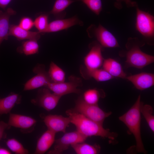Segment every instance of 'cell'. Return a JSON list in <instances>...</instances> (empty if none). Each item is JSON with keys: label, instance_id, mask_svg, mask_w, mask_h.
I'll use <instances>...</instances> for the list:
<instances>
[{"label": "cell", "instance_id": "cell-19", "mask_svg": "<svg viewBox=\"0 0 154 154\" xmlns=\"http://www.w3.org/2000/svg\"><path fill=\"white\" fill-rule=\"evenodd\" d=\"M103 69L114 77L125 78L127 76L120 64L111 58L104 59L102 65Z\"/></svg>", "mask_w": 154, "mask_h": 154}, {"label": "cell", "instance_id": "cell-7", "mask_svg": "<svg viewBox=\"0 0 154 154\" xmlns=\"http://www.w3.org/2000/svg\"><path fill=\"white\" fill-rule=\"evenodd\" d=\"M82 79L74 76H70L69 81L59 83L50 82L45 87L54 94L62 96L71 93L80 94L81 91L78 88L82 84Z\"/></svg>", "mask_w": 154, "mask_h": 154}, {"label": "cell", "instance_id": "cell-13", "mask_svg": "<svg viewBox=\"0 0 154 154\" xmlns=\"http://www.w3.org/2000/svg\"><path fill=\"white\" fill-rule=\"evenodd\" d=\"M83 25V22L76 16L65 19H57L48 23L41 34L56 32L67 29L75 25L82 26Z\"/></svg>", "mask_w": 154, "mask_h": 154}, {"label": "cell", "instance_id": "cell-29", "mask_svg": "<svg viewBox=\"0 0 154 154\" xmlns=\"http://www.w3.org/2000/svg\"><path fill=\"white\" fill-rule=\"evenodd\" d=\"M48 20V15L43 14L37 17L34 21V26L41 34L47 27Z\"/></svg>", "mask_w": 154, "mask_h": 154}, {"label": "cell", "instance_id": "cell-21", "mask_svg": "<svg viewBox=\"0 0 154 154\" xmlns=\"http://www.w3.org/2000/svg\"><path fill=\"white\" fill-rule=\"evenodd\" d=\"M81 73L86 79L92 78L98 82H104L113 79L114 77L103 69L98 68L87 71L81 68Z\"/></svg>", "mask_w": 154, "mask_h": 154}, {"label": "cell", "instance_id": "cell-31", "mask_svg": "<svg viewBox=\"0 0 154 154\" xmlns=\"http://www.w3.org/2000/svg\"><path fill=\"white\" fill-rule=\"evenodd\" d=\"M18 25L25 30H29L34 26V21L29 17H24L21 19Z\"/></svg>", "mask_w": 154, "mask_h": 154}, {"label": "cell", "instance_id": "cell-6", "mask_svg": "<svg viewBox=\"0 0 154 154\" xmlns=\"http://www.w3.org/2000/svg\"><path fill=\"white\" fill-rule=\"evenodd\" d=\"M87 32L90 37L96 38L103 47L113 48L119 46L115 37L100 24L98 27L94 25H91L88 28Z\"/></svg>", "mask_w": 154, "mask_h": 154}, {"label": "cell", "instance_id": "cell-33", "mask_svg": "<svg viewBox=\"0 0 154 154\" xmlns=\"http://www.w3.org/2000/svg\"><path fill=\"white\" fill-rule=\"evenodd\" d=\"M11 127L8 124L3 121H0V141L3 138L5 130Z\"/></svg>", "mask_w": 154, "mask_h": 154}, {"label": "cell", "instance_id": "cell-14", "mask_svg": "<svg viewBox=\"0 0 154 154\" xmlns=\"http://www.w3.org/2000/svg\"><path fill=\"white\" fill-rule=\"evenodd\" d=\"M125 79L131 82L137 89L142 90L154 85V75L153 74L141 72L126 76Z\"/></svg>", "mask_w": 154, "mask_h": 154}, {"label": "cell", "instance_id": "cell-34", "mask_svg": "<svg viewBox=\"0 0 154 154\" xmlns=\"http://www.w3.org/2000/svg\"><path fill=\"white\" fill-rule=\"evenodd\" d=\"M12 0H0V7L5 9Z\"/></svg>", "mask_w": 154, "mask_h": 154}, {"label": "cell", "instance_id": "cell-12", "mask_svg": "<svg viewBox=\"0 0 154 154\" xmlns=\"http://www.w3.org/2000/svg\"><path fill=\"white\" fill-rule=\"evenodd\" d=\"M43 121L48 129L56 133H65L66 127L71 123L68 117L60 115H48L44 117Z\"/></svg>", "mask_w": 154, "mask_h": 154}, {"label": "cell", "instance_id": "cell-18", "mask_svg": "<svg viewBox=\"0 0 154 154\" xmlns=\"http://www.w3.org/2000/svg\"><path fill=\"white\" fill-rule=\"evenodd\" d=\"M16 13V12L11 8H8L5 12L0 11V45L4 40L8 39L9 18Z\"/></svg>", "mask_w": 154, "mask_h": 154}, {"label": "cell", "instance_id": "cell-9", "mask_svg": "<svg viewBox=\"0 0 154 154\" xmlns=\"http://www.w3.org/2000/svg\"><path fill=\"white\" fill-rule=\"evenodd\" d=\"M90 45V50L84 59L85 68H82L87 71L99 68L104 60L102 53L103 47L100 43L94 41Z\"/></svg>", "mask_w": 154, "mask_h": 154}, {"label": "cell", "instance_id": "cell-30", "mask_svg": "<svg viewBox=\"0 0 154 154\" xmlns=\"http://www.w3.org/2000/svg\"><path fill=\"white\" fill-rule=\"evenodd\" d=\"M93 13L97 15L100 14L102 9L101 0H80Z\"/></svg>", "mask_w": 154, "mask_h": 154}, {"label": "cell", "instance_id": "cell-35", "mask_svg": "<svg viewBox=\"0 0 154 154\" xmlns=\"http://www.w3.org/2000/svg\"><path fill=\"white\" fill-rule=\"evenodd\" d=\"M11 152L7 149L0 146V154H10Z\"/></svg>", "mask_w": 154, "mask_h": 154}, {"label": "cell", "instance_id": "cell-32", "mask_svg": "<svg viewBox=\"0 0 154 154\" xmlns=\"http://www.w3.org/2000/svg\"><path fill=\"white\" fill-rule=\"evenodd\" d=\"M124 2L127 7H137V3L131 0H116L114 4V6L117 9H120L122 7V3Z\"/></svg>", "mask_w": 154, "mask_h": 154}, {"label": "cell", "instance_id": "cell-3", "mask_svg": "<svg viewBox=\"0 0 154 154\" xmlns=\"http://www.w3.org/2000/svg\"><path fill=\"white\" fill-rule=\"evenodd\" d=\"M144 44L137 38H128L126 44V62L128 66L142 69L153 62L154 56L142 52L140 48Z\"/></svg>", "mask_w": 154, "mask_h": 154}, {"label": "cell", "instance_id": "cell-10", "mask_svg": "<svg viewBox=\"0 0 154 154\" xmlns=\"http://www.w3.org/2000/svg\"><path fill=\"white\" fill-rule=\"evenodd\" d=\"M33 72L36 75L25 84L24 90H33L42 86L45 87L51 82L48 72L46 71L44 65L37 64L33 68Z\"/></svg>", "mask_w": 154, "mask_h": 154}, {"label": "cell", "instance_id": "cell-24", "mask_svg": "<svg viewBox=\"0 0 154 154\" xmlns=\"http://www.w3.org/2000/svg\"><path fill=\"white\" fill-rule=\"evenodd\" d=\"M48 72L51 82L59 83L65 81V72L53 62L50 63Z\"/></svg>", "mask_w": 154, "mask_h": 154}, {"label": "cell", "instance_id": "cell-2", "mask_svg": "<svg viewBox=\"0 0 154 154\" xmlns=\"http://www.w3.org/2000/svg\"><path fill=\"white\" fill-rule=\"evenodd\" d=\"M141 96L139 95L133 106L125 113L120 116L119 119L123 122L133 135L136 142V149L138 153H145L141 136Z\"/></svg>", "mask_w": 154, "mask_h": 154}, {"label": "cell", "instance_id": "cell-27", "mask_svg": "<svg viewBox=\"0 0 154 154\" xmlns=\"http://www.w3.org/2000/svg\"><path fill=\"white\" fill-rule=\"evenodd\" d=\"M100 97L99 91L95 89H91L84 92L82 98L84 101L88 104H97Z\"/></svg>", "mask_w": 154, "mask_h": 154}, {"label": "cell", "instance_id": "cell-26", "mask_svg": "<svg viewBox=\"0 0 154 154\" xmlns=\"http://www.w3.org/2000/svg\"><path fill=\"white\" fill-rule=\"evenodd\" d=\"M140 111L145 119L150 129L154 132V116L153 115V109L151 106L143 104L141 102Z\"/></svg>", "mask_w": 154, "mask_h": 154}, {"label": "cell", "instance_id": "cell-20", "mask_svg": "<svg viewBox=\"0 0 154 154\" xmlns=\"http://www.w3.org/2000/svg\"><path fill=\"white\" fill-rule=\"evenodd\" d=\"M21 100L20 95L13 93L5 97L0 98V115L10 113L16 104L20 103Z\"/></svg>", "mask_w": 154, "mask_h": 154}, {"label": "cell", "instance_id": "cell-8", "mask_svg": "<svg viewBox=\"0 0 154 154\" xmlns=\"http://www.w3.org/2000/svg\"><path fill=\"white\" fill-rule=\"evenodd\" d=\"M87 138L77 130L66 133L61 138L55 140L54 149L48 153L61 154L72 145L84 142Z\"/></svg>", "mask_w": 154, "mask_h": 154}, {"label": "cell", "instance_id": "cell-17", "mask_svg": "<svg viewBox=\"0 0 154 154\" xmlns=\"http://www.w3.org/2000/svg\"><path fill=\"white\" fill-rule=\"evenodd\" d=\"M56 133L48 129L41 135L38 140L35 154L45 153L54 142Z\"/></svg>", "mask_w": 154, "mask_h": 154}, {"label": "cell", "instance_id": "cell-15", "mask_svg": "<svg viewBox=\"0 0 154 154\" xmlns=\"http://www.w3.org/2000/svg\"><path fill=\"white\" fill-rule=\"evenodd\" d=\"M36 123V120L31 117L10 113L8 123L11 127L27 130L33 128Z\"/></svg>", "mask_w": 154, "mask_h": 154}, {"label": "cell", "instance_id": "cell-5", "mask_svg": "<svg viewBox=\"0 0 154 154\" xmlns=\"http://www.w3.org/2000/svg\"><path fill=\"white\" fill-rule=\"evenodd\" d=\"M135 28L144 38L153 39L154 37V16L137 7Z\"/></svg>", "mask_w": 154, "mask_h": 154}, {"label": "cell", "instance_id": "cell-4", "mask_svg": "<svg viewBox=\"0 0 154 154\" xmlns=\"http://www.w3.org/2000/svg\"><path fill=\"white\" fill-rule=\"evenodd\" d=\"M73 110L102 125L105 119L112 114L111 112L104 111L98 104H90L86 103L82 97H80L76 101Z\"/></svg>", "mask_w": 154, "mask_h": 154}, {"label": "cell", "instance_id": "cell-28", "mask_svg": "<svg viewBox=\"0 0 154 154\" xmlns=\"http://www.w3.org/2000/svg\"><path fill=\"white\" fill-rule=\"evenodd\" d=\"M6 144L10 149L16 154H27L29 153L28 150L24 147L21 143L15 139H8Z\"/></svg>", "mask_w": 154, "mask_h": 154}, {"label": "cell", "instance_id": "cell-1", "mask_svg": "<svg viewBox=\"0 0 154 154\" xmlns=\"http://www.w3.org/2000/svg\"><path fill=\"white\" fill-rule=\"evenodd\" d=\"M66 113L70 118V123L76 126L77 131L87 138L93 136H98L114 140L117 136L116 133L105 129L103 125L73 110H68Z\"/></svg>", "mask_w": 154, "mask_h": 154}, {"label": "cell", "instance_id": "cell-25", "mask_svg": "<svg viewBox=\"0 0 154 154\" xmlns=\"http://www.w3.org/2000/svg\"><path fill=\"white\" fill-rule=\"evenodd\" d=\"M39 48L37 40L30 39L23 42L17 50L19 52L29 55L38 53Z\"/></svg>", "mask_w": 154, "mask_h": 154}, {"label": "cell", "instance_id": "cell-16", "mask_svg": "<svg viewBox=\"0 0 154 154\" xmlns=\"http://www.w3.org/2000/svg\"><path fill=\"white\" fill-rule=\"evenodd\" d=\"M38 31L33 32L25 30L18 25H11L10 26L9 35L15 37L18 40L25 39L38 40L40 37Z\"/></svg>", "mask_w": 154, "mask_h": 154}, {"label": "cell", "instance_id": "cell-11", "mask_svg": "<svg viewBox=\"0 0 154 154\" xmlns=\"http://www.w3.org/2000/svg\"><path fill=\"white\" fill-rule=\"evenodd\" d=\"M61 97L51 93L49 89L46 88L38 90L37 97L32 102L49 111L55 108Z\"/></svg>", "mask_w": 154, "mask_h": 154}, {"label": "cell", "instance_id": "cell-22", "mask_svg": "<svg viewBox=\"0 0 154 154\" xmlns=\"http://www.w3.org/2000/svg\"><path fill=\"white\" fill-rule=\"evenodd\" d=\"M71 146L77 154H96L100 150V147L98 145H91L84 142L74 144Z\"/></svg>", "mask_w": 154, "mask_h": 154}, {"label": "cell", "instance_id": "cell-23", "mask_svg": "<svg viewBox=\"0 0 154 154\" xmlns=\"http://www.w3.org/2000/svg\"><path fill=\"white\" fill-rule=\"evenodd\" d=\"M74 0H56L52 10L49 14L53 15L57 19H62L66 15L64 11L66 9L75 1Z\"/></svg>", "mask_w": 154, "mask_h": 154}]
</instances>
